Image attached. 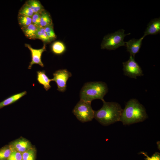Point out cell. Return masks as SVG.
Masks as SVG:
<instances>
[{"label":"cell","instance_id":"1","mask_svg":"<svg viewBox=\"0 0 160 160\" xmlns=\"http://www.w3.org/2000/svg\"><path fill=\"white\" fill-rule=\"evenodd\" d=\"M148 117L144 106L135 99H130L123 109L120 121L129 125L142 122Z\"/></svg>","mask_w":160,"mask_h":160},{"label":"cell","instance_id":"2","mask_svg":"<svg viewBox=\"0 0 160 160\" xmlns=\"http://www.w3.org/2000/svg\"><path fill=\"white\" fill-rule=\"evenodd\" d=\"M103 105L99 110L95 111L94 118L100 124L108 126L120 121L123 109L115 102L103 101Z\"/></svg>","mask_w":160,"mask_h":160},{"label":"cell","instance_id":"3","mask_svg":"<svg viewBox=\"0 0 160 160\" xmlns=\"http://www.w3.org/2000/svg\"><path fill=\"white\" fill-rule=\"evenodd\" d=\"M108 91V87L105 82L95 81L86 83L80 91V100L91 102L94 100L99 99L103 102L104 100L103 97Z\"/></svg>","mask_w":160,"mask_h":160},{"label":"cell","instance_id":"4","mask_svg":"<svg viewBox=\"0 0 160 160\" xmlns=\"http://www.w3.org/2000/svg\"><path fill=\"white\" fill-rule=\"evenodd\" d=\"M124 31L123 29H120L105 36L101 45V48L112 50H115L121 46H125V42L124 41V38L130 33L125 34Z\"/></svg>","mask_w":160,"mask_h":160},{"label":"cell","instance_id":"5","mask_svg":"<svg viewBox=\"0 0 160 160\" xmlns=\"http://www.w3.org/2000/svg\"><path fill=\"white\" fill-rule=\"evenodd\" d=\"M94 112L91 102L81 100L77 103L72 111L77 119L83 123L91 121L94 118Z\"/></svg>","mask_w":160,"mask_h":160},{"label":"cell","instance_id":"6","mask_svg":"<svg viewBox=\"0 0 160 160\" xmlns=\"http://www.w3.org/2000/svg\"><path fill=\"white\" fill-rule=\"evenodd\" d=\"M124 74L130 78L136 79L137 77L143 75L142 70L135 57L130 55L129 59L123 63Z\"/></svg>","mask_w":160,"mask_h":160},{"label":"cell","instance_id":"7","mask_svg":"<svg viewBox=\"0 0 160 160\" xmlns=\"http://www.w3.org/2000/svg\"><path fill=\"white\" fill-rule=\"evenodd\" d=\"M53 78L52 81H55L57 87L58 91L64 92L66 89V83L69 78L72 76L71 73L66 69H60L53 73Z\"/></svg>","mask_w":160,"mask_h":160},{"label":"cell","instance_id":"8","mask_svg":"<svg viewBox=\"0 0 160 160\" xmlns=\"http://www.w3.org/2000/svg\"><path fill=\"white\" fill-rule=\"evenodd\" d=\"M25 46L30 51L31 54V61L28 67V69H31L33 65L37 64L42 67L44 65L41 61V56L43 52L46 51V46L44 44L43 47L39 49H36L31 47L28 44H25Z\"/></svg>","mask_w":160,"mask_h":160},{"label":"cell","instance_id":"9","mask_svg":"<svg viewBox=\"0 0 160 160\" xmlns=\"http://www.w3.org/2000/svg\"><path fill=\"white\" fill-rule=\"evenodd\" d=\"M9 145L12 149L22 153L32 148L31 142L23 138L14 141Z\"/></svg>","mask_w":160,"mask_h":160},{"label":"cell","instance_id":"10","mask_svg":"<svg viewBox=\"0 0 160 160\" xmlns=\"http://www.w3.org/2000/svg\"><path fill=\"white\" fill-rule=\"evenodd\" d=\"M144 37L143 36L139 39L133 38L127 42H125L127 51L130 53V55L135 57V55L139 52L142 44V40Z\"/></svg>","mask_w":160,"mask_h":160},{"label":"cell","instance_id":"11","mask_svg":"<svg viewBox=\"0 0 160 160\" xmlns=\"http://www.w3.org/2000/svg\"><path fill=\"white\" fill-rule=\"evenodd\" d=\"M144 32L145 37L148 35H155L160 32V18H155L151 20L147 25Z\"/></svg>","mask_w":160,"mask_h":160},{"label":"cell","instance_id":"12","mask_svg":"<svg viewBox=\"0 0 160 160\" xmlns=\"http://www.w3.org/2000/svg\"><path fill=\"white\" fill-rule=\"evenodd\" d=\"M37 73V80L38 82L43 86L45 90L47 91L51 88L50 83L52 79H49L46 74L45 70L38 71Z\"/></svg>","mask_w":160,"mask_h":160},{"label":"cell","instance_id":"13","mask_svg":"<svg viewBox=\"0 0 160 160\" xmlns=\"http://www.w3.org/2000/svg\"><path fill=\"white\" fill-rule=\"evenodd\" d=\"M27 93V92L26 91H24L10 96L0 102V109L17 102L22 97L26 95Z\"/></svg>","mask_w":160,"mask_h":160},{"label":"cell","instance_id":"14","mask_svg":"<svg viewBox=\"0 0 160 160\" xmlns=\"http://www.w3.org/2000/svg\"><path fill=\"white\" fill-rule=\"evenodd\" d=\"M37 26L31 23L29 25L22 27L21 29L25 35L30 39H35L36 33L37 29Z\"/></svg>","mask_w":160,"mask_h":160},{"label":"cell","instance_id":"15","mask_svg":"<svg viewBox=\"0 0 160 160\" xmlns=\"http://www.w3.org/2000/svg\"><path fill=\"white\" fill-rule=\"evenodd\" d=\"M51 49L52 52L56 55H60L63 54L66 49L64 43L59 41L54 42L52 45Z\"/></svg>","mask_w":160,"mask_h":160},{"label":"cell","instance_id":"16","mask_svg":"<svg viewBox=\"0 0 160 160\" xmlns=\"http://www.w3.org/2000/svg\"><path fill=\"white\" fill-rule=\"evenodd\" d=\"M31 8L34 13L41 14L44 10V8L40 2L36 0H29L26 2Z\"/></svg>","mask_w":160,"mask_h":160},{"label":"cell","instance_id":"17","mask_svg":"<svg viewBox=\"0 0 160 160\" xmlns=\"http://www.w3.org/2000/svg\"><path fill=\"white\" fill-rule=\"evenodd\" d=\"M40 26L42 27L52 25L51 17L49 13L45 10L40 14Z\"/></svg>","mask_w":160,"mask_h":160},{"label":"cell","instance_id":"18","mask_svg":"<svg viewBox=\"0 0 160 160\" xmlns=\"http://www.w3.org/2000/svg\"><path fill=\"white\" fill-rule=\"evenodd\" d=\"M36 38L41 39L46 43L50 42L46 33L44 28L41 27H37L36 33Z\"/></svg>","mask_w":160,"mask_h":160},{"label":"cell","instance_id":"19","mask_svg":"<svg viewBox=\"0 0 160 160\" xmlns=\"http://www.w3.org/2000/svg\"><path fill=\"white\" fill-rule=\"evenodd\" d=\"M12 151L9 145L4 146L0 149V160H7Z\"/></svg>","mask_w":160,"mask_h":160},{"label":"cell","instance_id":"20","mask_svg":"<svg viewBox=\"0 0 160 160\" xmlns=\"http://www.w3.org/2000/svg\"><path fill=\"white\" fill-rule=\"evenodd\" d=\"M34 14L33 11L30 7L25 3L20 9L18 15L32 18Z\"/></svg>","mask_w":160,"mask_h":160},{"label":"cell","instance_id":"21","mask_svg":"<svg viewBox=\"0 0 160 160\" xmlns=\"http://www.w3.org/2000/svg\"><path fill=\"white\" fill-rule=\"evenodd\" d=\"M22 154V160H35L36 151L32 148Z\"/></svg>","mask_w":160,"mask_h":160},{"label":"cell","instance_id":"22","mask_svg":"<svg viewBox=\"0 0 160 160\" xmlns=\"http://www.w3.org/2000/svg\"><path fill=\"white\" fill-rule=\"evenodd\" d=\"M18 21L21 28L26 27L32 23L31 18L20 15H18Z\"/></svg>","mask_w":160,"mask_h":160},{"label":"cell","instance_id":"23","mask_svg":"<svg viewBox=\"0 0 160 160\" xmlns=\"http://www.w3.org/2000/svg\"><path fill=\"white\" fill-rule=\"evenodd\" d=\"M44 28L50 41L55 40L56 38V36L54 30L53 24L47 25Z\"/></svg>","mask_w":160,"mask_h":160},{"label":"cell","instance_id":"24","mask_svg":"<svg viewBox=\"0 0 160 160\" xmlns=\"http://www.w3.org/2000/svg\"><path fill=\"white\" fill-rule=\"evenodd\" d=\"M7 160H22V153L12 149V152Z\"/></svg>","mask_w":160,"mask_h":160},{"label":"cell","instance_id":"25","mask_svg":"<svg viewBox=\"0 0 160 160\" xmlns=\"http://www.w3.org/2000/svg\"><path fill=\"white\" fill-rule=\"evenodd\" d=\"M41 15L38 13H34L32 17V23L37 27L40 26Z\"/></svg>","mask_w":160,"mask_h":160},{"label":"cell","instance_id":"26","mask_svg":"<svg viewBox=\"0 0 160 160\" xmlns=\"http://www.w3.org/2000/svg\"><path fill=\"white\" fill-rule=\"evenodd\" d=\"M140 153L146 156V157L145 158V160H160V154L158 152H156L151 157L148 155L146 153L141 152Z\"/></svg>","mask_w":160,"mask_h":160}]
</instances>
